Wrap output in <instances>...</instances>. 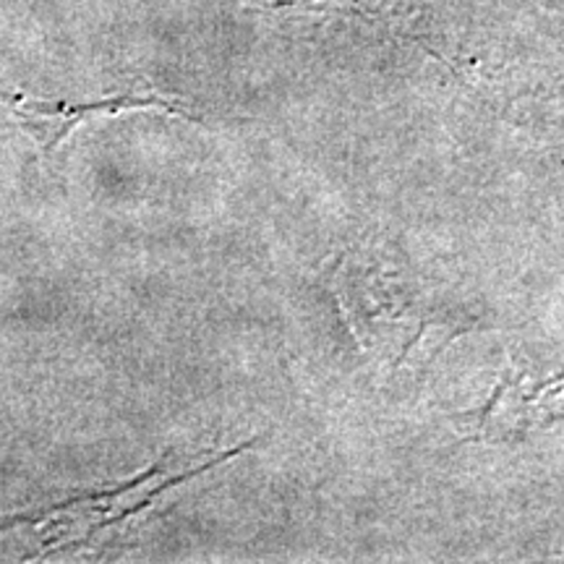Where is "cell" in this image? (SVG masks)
Returning a JSON list of instances; mask_svg holds the SVG:
<instances>
[{"mask_svg":"<svg viewBox=\"0 0 564 564\" xmlns=\"http://www.w3.org/2000/svg\"><path fill=\"white\" fill-rule=\"evenodd\" d=\"M24 102H26V100H17V97H9V95H6V91H0V108L11 110L17 118H21V110H24Z\"/></svg>","mask_w":564,"mask_h":564,"instance_id":"obj_1","label":"cell"}]
</instances>
